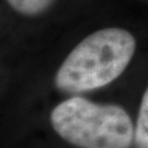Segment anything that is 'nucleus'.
Instances as JSON below:
<instances>
[{"instance_id": "f03ea898", "label": "nucleus", "mask_w": 148, "mask_h": 148, "mask_svg": "<svg viewBox=\"0 0 148 148\" xmlns=\"http://www.w3.org/2000/svg\"><path fill=\"white\" fill-rule=\"evenodd\" d=\"M56 133L78 148H131L135 128L123 108L71 98L51 112Z\"/></svg>"}, {"instance_id": "20e7f679", "label": "nucleus", "mask_w": 148, "mask_h": 148, "mask_svg": "<svg viewBox=\"0 0 148 148\" xmlns=\"http://www.w3.org/2000/svg\"><path fill=\"white\" fill-rule=\"evenodd\" d=\"M8 3L17 12L34 16L47 10L53 0H8Z\"/></svg>"}, {"instance_id": "f257e3e1", "label": "nucleus", "mask_w": 148, "mask_h": 148, "mask_svg": "<svg viewBox=\"0 0 148 148\" xmlns=\"http://www.w3.org/2000/svg\"><path fill=\"white\" fill-rule=\"evenodd\" d=\"M135 51V37L123 29L110 27L92 32L63 61L54 78L56 86L69 94L103 88L123 73Z\"/></svg>"}, {"instance_id": "7ed1b4c3", "label": "nucleus", "mask_w": 148, "mask_h": 148, "mask_svg": "<svg viewBox=\"0 0 148 148\" xmlns=\"http://www.w3.org/2000/svg\"><path fill=\"white\" fill-rule=\"evenodd\" d=\"M133 143L135 148H148V86L141 100Z\"/></svg>"}]
</instances>
